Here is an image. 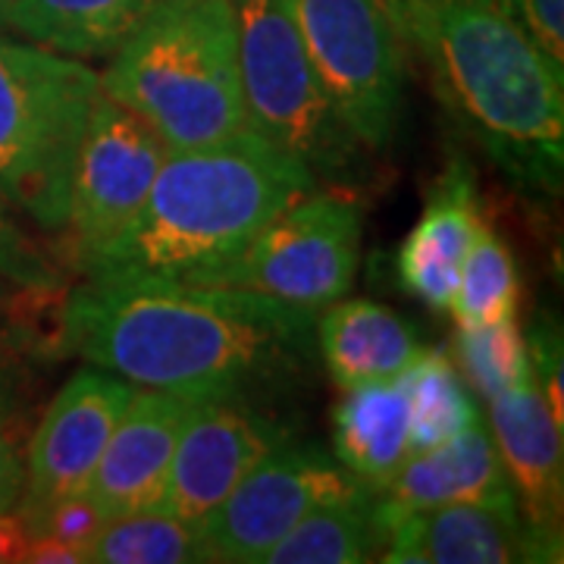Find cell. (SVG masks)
Returning <instances> with one entry per match:
<instances>
[{"label":"cell","instance_id":"1","mask_svg":"<svg viewBox=\"0 0 564 564\" xmlns=\"http://www.w3.org/2000/svg\"><path fill=\"white\" fill-rule=\"evenodd\" d=\"M317 314L232 285L85 280L66 292L57 351L192 402L239 399L304 377Z\"/></svg>","mask_w":564,"mask_h":564},{"label":"cell","instance_id":"2","mask_svg":"<svg viewBox=\"0 0 564 564\" xmlns=\"http://www.w3.org/2000/svg\"><path fill=\"white\" fill-rule=\"evenodd\" d=\"M395 10L455 126L518 192L558 198L562 66L545 57L502 0H395Z\"/></svg>","mask_w":564,"mask_h":564},{"label":"cell","instance_id":"3","mask_svg":"<svg viewBox=\"0 0 564 564\" xmlns=\"http://www.w3.org/2000/svg\"><path fill=\"white\" fill-rule=\"evenodd\" d=\"M317 185L304 163L251 129L170 151L139 214L76 270L85 280L204 282Z\"/></svg>","mask_w":564,"mask_h":564},{"label":"cell","instance_id":"4","mask_svg":"<svg viewBox=\"0 0 564 564\" xmlns=\"http://www.w3.org/2000/svg\"><path fill=\"white\" fill-rule=\"evenodd\" d=\"M98 79L101 95L139 117L166 151L248 129L232 0H163Z\"/></svg>","mask_w":564,"mask_h":564},{"label":"cell","instance_id":"5","mask_svg":"<svg viewBox=\"0 0 564 564\" xmlns=\"http://www.w3.org/2000/svg\"><path fill=\"white\" fill-rule=\"evenodd\" d=\"M101 79L85 61L0 35V195L63 232L69 182Z\"/></svg>","mask_w":564,"mask_h":564},{"label":"cell","instance_id":"6","mask_svg":"<svg viewBox=\"0 0 564 564\" xmlns=\"http://www.w3.org/2000/svg\"><path fill=\"white\" fill-rule=\"evenodd\" d=\"M232 13L248 129L326 188L355 192L370 180L367 148L336 113L285 0H232Z\"/></svg>","mask_w":564,"mask_h":564},{"label":"cell","instance_id":"7","mask_svg":"<svg viewBox=\"0 0 564 564\" xmlns=\"http://www.w3.org/2000/svg\"><path fill=\"white\" fill-rule=\"evenodd\" d=\"M336 113L367 154L395 139L404 101L395 0H285Z\"/></svg>","mask_w":564,"mask_h":564},{"label":"cell","instance_id":"8","mask_svg":"<svg viewBox=\"0 0 564 564\" xmlns=\"http://www.w3.org/2000/svg\"><path fill=\"white\" fill-rule=\"evenodd\" d=\"M361 232L364 210L355 192L317 185L202 285H232L321 314L348 299L361 267Z\"/></svg>","mask_w":564,"mask_h":564},{"label":"cell","instance_id":"9","mask_svg":"<svg viewBox=\"0 0 564 564\" xmlns=\"http://www.w3.org/2000/svg\"><path fill=\"white\" fill-rule=\"evenodd\" d=\"M361 496H373V489L343 464L317 445L285 440L270 448L198 527L214 562L263 564L267 552L311 511Z\"/></svg>","mask_w":564,"mask_h":564},{"label":"cell","instance_id":"10","mask_svg":"<svg viewBox=\"0 0 564 564\" xmlns=\"http://www.w3.org/2000/svg\"><path fill=\"white\" fill-rule=\"evenodd\" d=\"M170 151L139 117L98 95L82 135L61 254L76 270L139 214Z\"/></svg>","mask_w":564,"mask_h":564},{"label":"cell","instance_id":"11","mask_svg":"<svg viewBox=\"0 0 564 564\" xmlns=\"http://www.w3.org/2000/svg\"><path fill=\"white\" fill-rule=\"evenodd\" d=\"M139 386L85 364L47 404L25 448V486L17 511L85 496L117 423Z\"/></svg>","mask_w":564,"mask_h":564},{"label":"cell","instance_id":"12","mask_svg":"<svg viewBox=\"0 0 564 564\" xmlns=\"http://www.w3.org/2000/svg\"><path fill=\"white\" fill-rule=\"evenodd\" d=\"M285 440L289 433L280 423L251 408V402H195L182 426L161 499L151 511L173 514L182 521H202L270 448Z\"/></svg>","mask_w":564,"mask_h":564},{"label":"cell","instance_id":"13","mask_svg":"<svg viewBox=\"0 0 564 564\" xmlns=\"http://www.w3.org/2000/svg\"><path fill=\"white\" fill-rule=\"evenodd\" d=\"M564 421L552 414L533 370L489 402V433L514 486L536 562H562Z\"/></svg>","mask_w":564,"mask_h":564},{"label":"cell","instance_id":"14","mask_svg":"<svg viewBox=\"0 0 564 564\" xmlns=\"http://www.w3.org/2000/svg\"><path fill=\"white\" fill-rule=\"evenodd\" d=\"M377 524L383 530L380 562L386 564L536 562L524 518L486 505L452 502L408 511L377 508Z\"/></svg>","mask_w":564,"mask_h":564},{"label":"cell","instance_id":"15","mask_svg":"<svg viewBox=\"0 0 564 564\" xmlns=\"http://www.w3.org/2000/svg\"><path fill=\"white\" fill-rule=\"evenodd\" d=\"M192 408V399L139 386L85 489L104 521L151 511L158 505Z\"/></svg>","mask_w":564,"mask_h":564},{"label":"cell","instance_id":"16","mask_svg":"<svg viewBox=\"0 0 564 564\" xmlns=\"http://www.w3.org/2000/svg\"><path fill=\"white\" fill-rule=\"evenodd\" d=\"M480 226L484 220L474 166L455 154L433 185L423 214L399 245L395 270L404 292L426 307L448 314L464 254Z\"/></svg>","mask_w":564,"mask_h":564},{"label":"cell","instance_id":"17","mask_svg":"<svg viewBox=\"0 0 564 564\" xmlns=\"http://www.w3.org/2000/svg\"><path fill=\"white\" fill-rule=\"evenodd\" d=\"M470 502L521 514L514 486L505 474L492 433L484 423H470L448 443L411 452L392 480L377 492V508L408 511L426 505Z\"/></svg>","mask_w":564,"mask_h":564},{"label":"cell","instance_id":"18","mask_svg":"<svg viewBox=\"0 0 564 564\" xmlns=\"http://www.w3.org/2000/svg\"><path fill=\"white\" fill-rule=\"evenodd\" d=\"M314 345L339 389L395 380L423 351L414 326L392 307L373 302H336L314 323Z\"/></svg>","mask_w":564,"mask_h":564},{"label":"cell","instance_id":"19","mask_svg":"<svg viewBox=\"0 0 564 564\" xmlns=\"http://www.w3.org/2000/svg\"><path fill=\"white\" fill-rule=\"evenodd\" d=\"M163 0H10L3 25L63 57H110Z\"/></svg>","mask_w":564,"mask_h":564},{"label":"cell","instance_id":"20","mask_svg":"<svg viewBox=\"0 0 564 564\" xmlns=\"http://www.w3.org/2000/svg\"><path fill=\"white\" fill-rule=\"evenodd\" d=\"M336 462L380 492L411 455V414L399 380L345 389L333 414Z\"/></svg>","mask_w":564,"mask_h":564},{"label":"cell","instance_id":"21","mask_svg":"<svg viewBox=\"0 0 564 564\" xmlns=\"http://www.w3.org/2000/svg\"><path fill=\"white\" fill-rule=\"evenodd\" d=\"M373 496L343 499L311 511L267 552L263 564H361L380 558L383 530Z\"/></svg>","mask_w":564,"mask_h":564},{"label":"cell","instance_id":"22","mask_svg":"<svg viewBox=\"0 0 564 564\" xmlns=\"http://www.w3.org/2000/svg\"><path fill=\"white\" fill-rule=\"evenodd\" d=\"M395 380L408 399L411 452L448 443L470 423L480 421V411L470 399L458 367L443 348H433V351L423 348Z\"/></svg>","mask_w":564,"mask_h":564},{"label":"cell","instance_id":"23","mask_svg":"<svg viewBox=\"0 0 564 564\" xmlns=\"http://www.w3.org/2000/svg\"><path fill=\"white\" fill-rule=\"evenodd\" d=\"M214 562L198 521L139 511L107 524L82 545V564H207Z\"/></svg>","mask_w":564,"mask_h":564},{"label":"cell","instance_id":"24","mask_svg":"<svg viewBox=\"0 0 564 564\" xmlns=\"http://www.w3.org/2000/svg\"><path fill=\"white\" fill-rule=\"evenodd\" d=\"M518 299H521V282H518L511 248L484 223L464 254L458 289L452 295L448 314L458 326H486L514 317Z\"/></svg>","mask_w":564,"mask_h":564},{"label":"cell","instance_id":"25","mask_svg":"<svg viewBox=\"0 0 564 564\" xmlns=\"http://www.w3.org/2000/svg\"><path fill=\"white\" fill-rule=\"evenodd\" d=\"M455 358L484 402L505 395L533 370L527 333L514 317L486 326H458Z\"/></svg>","mask_w":564,"mask_h":564},{"label":"cell","instance_id":"26","mask_svg":"<svg viewBox=\"0 0 564 564\" xmlns=\"http://www.w3.org/2000/svg\"><path fill=\"white\" fill-rule=\"evenodd\" d=\"M0 280L25 295H57L63 292V270L29 239L10 202L0 195Z\"/></svg>","mask_w":564,"mask_h":564},{"label":"cell","instance_id":"27","mask_svg":"<svg viewBox=\"0 0 564 564\" xmlns=\"http://www.w3.org/2000/svg\"><path fill=\"white\" fill-rule=\"evenodd\" d=\"M17 518L29 536H44V540H57V543L79 545V549L107 524L101 511L88 502V496H73L47 508H35V511H17Z\"/></svg>","mask_w":564,"mask_h":564},{"label":"cell","instance_id":"28","mask_svg":"<svg viewBox=\"0 0 564 564\" xmlns=\"http://www.w3.org/2000/svg\"><path fill=\"white\" fill-rule=\"evenodd\" d=\"M549 61L564 69V0H502Z\"/></svg>","mask_w":564,"mask_h":564},{"label":"cell","instance_id":"29","mask_svg":"<svg viewBox=\"0 0 564 564\" xmlns=\"http://www.w3.org/2000/svg\"><path fill=\"white\" fill-rule=\"evenodd\" d=\"M25 486V462L0 421V514L17 511Z\"/></svg>","mask_w":564,"mask_h":564},{"label":"cell","instance_id":"30","mask_svg":"<svg viewBox=\"0 0 564 564\" xmlns=\"http://www.w3.org/2000/svg\"><path fill=\"white\" fill-rule=\"evenodd\" d=\"M20 562L32 564H82L79 545L57 543V540H44V536H29L22 549Z\"/></svg>","mask_w":564,"mask_h":564},{"label":"cell","instance_id":"31","mask_svg":"<svg viewBox=\"0 0 564 564\" xmlns=\"http://www.w3.org/2000/svg\"><path fill=\"white\" fill-rule=\"evenodd\" d=\"M13 295H17V289H13L10 282L0 280V302H7V299H13Z\"/></svg>","mask_w":564,"mask_h":564},{"label":"cell","instance_id":"32","mask_svg":"<svg viewBox=\"0 0 564 564\" xmlns=\"http://www.w3.org/2000/svg\"><path fill=\"white\" fill-rule=\"evenodd\" d=\"M7 3H10V0H0V25H3V13H7Z\"/></svg>","mask_w":564,"mask_h":564}]
</instances>
